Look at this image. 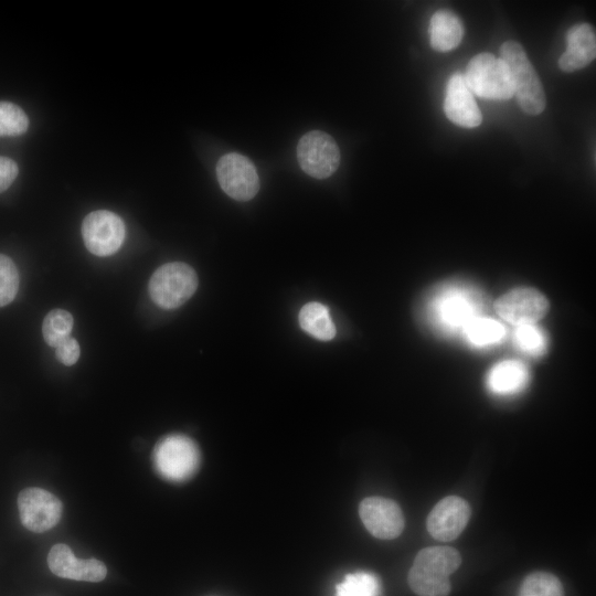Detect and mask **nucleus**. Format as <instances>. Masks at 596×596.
<instances>
[{"mask_svg":"<svg viewBox=\"0 0 596 596\" xmlns=\"http://www.w3.org/2000/svg\"><path fill=\"white\" fill-rule=\"evenodd\" d=\"M460 563V554L454 547H425L415 556L407 575L408 585L418 596H448L450 575Z\"/></svg>","mask_w":596,"mask_h":596,"instance_id":"1","label":"nucleus"},{"mask_svg":"<svg viewBox=\"0 0 596 596\" xmlns=\"http://www.w3.org/2000/svg\"><path fill=\"white\" fill-rule=\"evenodd\" d=\"M500 58L507 64L513 85V96L528 115H539L546 106L545 92L522 45L505 41L500 46Z\"/></svg>","mask_w":596,"mask_h":596,"instance_id":"2","label":"nucleus"},{"mask_svg":"<svg viewBox=\"0 0 596 596\" xmlns=\"http://www.w3.org/2000/svg\"><path fill=\"white\" fill-rule=\"evenodd\" d=\"M152 461L156 471L163 479L182 482L190 479L199 469L200 450L190 437L171 434L157 443Z\"/></svg>","mask_w":596,"mask_h":596,"instance_id":"3","label":"nucleus"},{"mask_svg":"<svg viewBox=\"0 0 596 596\" xmlns=\"http://www.w3.org/2000/svg\"><path fill=\"white\" fill-rule=\"evenodd\" d=\"M465 82L478 97L491 100L510 99L514 92L507 64L491 53L473 56L464 74Z\"/></svg>","mask_w":596,"mask_h":596,"instance_id":"4","label":"nucleus"},{"mask_svg":"<svg viewBox=\"0 0 596 596\" xmlns=\"http://www.w3.org/2000/svg\"><path fill=\"white\" fill-rule=\"evenodd\" d=\"M198 276L192 267L180 262L160 266L151 275L148 289L152 301L163 309L182 306L196 290Z\"/></svg>","mask_w":596,"mask_h":596,"instance_id":"5","label":"nucleus"},{"mask_svg":"<svg viewBox=\"0 0 596 596\" xmlns=\"http://www.w3.org/2000/svg\"><path fill=\"white\" fill-rule=\"evenodd\" d=\"M340 158L336 140L324 131L311 130L298 141V163L312 178L326 179L332 175L340 164Z\"/></svg>","mask_w":596,"mask_h":596,"instance_id":"6","label":"nucleus"},{"mask_svg":"<svg viewBox=\"0 0 596 596\" xmlns=\"http://www.w3.org/2000/svg\"><path fill=\"white\" fill-rule=\"evenodd\" d=\"M18 509L22 525L31 532L42 533L58 523L63 504L50 491L30 487L19 493Z\"/></svg>","mask_w":596,"mask_h":596,"instance_id":"7","label":"nucleus"},{"mask_svg":"<svg viewBox=\"0 0 596 596\" xmlns=\"http://www.w3.org/2000/svg\"><path fill=\"white\" fill-rule=\"evenodd\" d=\"M216 177L222 190L237 201H248L259 190V178L254 163L237 152H230L220 158Z\"/></svg>","mask_w":596,"mask_h":596,"instance_id":"8","label":"nucleus"},{"mask_svg":"<svg viewBox=\"0 0 596 596\" xmlns=\"http://www.w3.org/2000/svg\"><path fill=\"white\" fill-rule=\"evenodd\" d=\"M125 234L126 228L123 220L107 210L89 213L82 224L85 246L97 256L115 254L120 248Z\"/></svg>","mask_w":596,"mask_h":596,"instance_id":"9","label":"nucleus"},{"mask_svg":"<svg viewBox=\"0 0 596 596\" xmlns=\"http://www.w3.org/2000/svg\"><path fill=\"white\" fill-rule=\"evenodd\" d=\"M480 304L477 295L467 288L448 287L443 289L432 301V313L436 321L446 329L464 327L479 317Z\"/></svg>","mask_w":596,"mask_h":596,"instance_id":"10","label":"nucleus"},{"mask_svg":"<svg viewBox=\"0 0 596 596\" xmlns=\"http://www.w3.org/2000/svg\"><path fill=\"white\" fill-rule=\"evenodd\" d=\"M496 312L515 326L533 324L549 310L547 299L532 288H517L500 297L494 304Z\"/></svg>","mask_w":596,"mask_h":596,"instance_id":"11","label":"nucleus"},{"mask_svg":"<svg viewBox=\"0 0 596 596\" xmlns=\"http://www.w3.org/2000/svg\"><path fill=\"white\" fill-rule=\"evenodd\" d=\"M359 514L368 531L375 538H397L404 529V515L400 505L386 498L369 497L361 501Z\"/></svg>","mask_w":596,"mask_h":596,"instance_id":"12","label":"nucleus"},{"mask_svg":"<svg viewBox=\"0 0 596 596\" xmlns=\"http://www.w3.org/2000/svg\"><path fill=\"white\" fill-rule=\"evenodd\" d=\"M469 503L457 496L441 499L427 517L426 526L429 534L443 542H449L459 536L470 518Z\"/></svg>","mask_w":596,"mask_h":596,"instance_id":"13","label":"nucleus"},{"mask_svg":"<svg viewBox=\"0 0 596 596\" xmlns=\"http://www.w3.org/2000/svg\"><path fill=\"white\" fill-rule=\"evenodd\" d=\"M51 572L62 578L79 582H102L107 575L106 565L96 558H77L66 544L58 543L47 554Z\"/></svg>","mask_w":596,"mask_h":596,"instance_id":"14","label":"nucleus"},{"mask_svg":"<svg viewBox=\"0 0 596 596\" xmlns=\"http://www.w3.org/2000/svg\"><path fill=\"white\" fill-rule=\"evenodd\" d=\"M444 111L451 123L464 128H475L482 121L481 111L462 73L456 72L448 79Z\"/></svg>","mask_w":596,"mask_h":596,"instance_id":"15","label":"nucleus"},{"mask_svg":"<svg viewBox=\"0 0 596 596\" xmlns=\"http://www.w3.org/2000/svg\"><path fill=\"white\" fill-rule=\"evenodd\" d=\"M596 36L588 23H577L566 33V50L558 58V66L564 72L584 68L595 60Z\"/></svg>","mask_w":596,"mask_h":596,"instance_id":"16","label":"nucleus"},{"mask_svg":"<svg viewBox=\"0 0 596 596\" xmlns=\"http://www.w3.org/2000/svg\"><path fill=\"white\" fill-rule=\"evenodd\" d=\"M428 32L430 46L437 52H448L460 44L465 29L456 13L441 9L433 14Z\"/></svg>","mask_w":596,"mask_h":596,"instance_id":"17","label":"nucleus"},{"mask_svg":"<svg viewBox=\"0 0 596 596\" xmlns=\"http://www.w3.org/2000/svg\"><path fill=\"white\" fill-rule=\"evenodd\" d=\"M529 382L526 366L519 362L507 360L494 365L488 374L487 385L496 394H514L523 390Z\"/></svg>","mask_w":596,"mask_h":596,"instance_id":"18","label":"nucleus"},{"mask_svg":"<svg viewBox=\"0 0 596 596\" xmlns=\"http://www.w3.org/2000/svg\"><path fill=\"white\" fill-rule=\"evenodd\" d=\"M299 324L304 331L321 341H329L336 336V327L327 306L308 302L299 311Z\"/></svg>","mask_w":596,"mask_h":596,"instance_id":"19","label":"nucleus"},{"mask_svg":"<svg viewBox=\"0 0 596 596\" xmlns=\"http://www.w3.org/2000/svg\"><path fill=\"white\" fill-rule=\"evenodd\" d=\"M381 584L379 577L366 571L347 574L336 585L334 596H380Z\"/></svg>","mask_w":596,"mask_h":596,"instance_id":"20","label":"nucleus"},{"mask_svg":"<svg viewBox=\"0 0 596 596\" xmlns=\"http://www.w3.org/2000/svg\"><path fill=\"white\" fill-rule=\"evenodd\" d=\"M462 330L469 342L479 347L500 342L505 333L500 322L485 317L473 318Z\"/></svg>","mask_w":596,"mask_h":596,"instance_id":"21","label":"nucleus"},{"mask_svg":"<svg viewBox=\"0 0 596 596\" xmlns=\"http://www.w3.org/2000/svg\"><path fill=\"white\" fill-rule=\"evenodd\" d=\"M74 319L72 315L63 309L50 311L42 324V333L45 342L56 348L61 342L71 337Z\"/></svg>","mask_w":596,"mask_h":596,"instance_id":"22","label":"nucleus"},{"mask_svg":"<svg viewBox=\"0 0 596 596\" xmlns=\"http://www.w3.org/2000/svg\"><path fill=\"white\" fill-rule=\"evenodd\" d=\"M518 596H564V589L552 573L534 572L523 579Z\"/></svg>","mask_w":596,"mask_h":596,"instance_id":"23","label":"nucleus"},{"mask_svg":"<svg viewBox=\"0 0 596 596\" xmlns=\"http://www.w3.org/2000/svg\"><path fill=\"white\" fill-rule=\"evenodd\" d=\"M28 127L29 118L19 106L10 102H0V137L20 136Z\"/></svg>","mask_w":596,"mask_h":596,"instance_id":"24","label":"nucleus"},{"mask_svg":"<svg viewBox=\"0 0 596 596\" xmlns=\"http://www.w3.org/2000/svg\"><path fill=\"white\" fill-rule=\"evenodd\" d=\"M514 342L522 350L533 355L546 352L547 340L544 332L534 324H520L514 330Z\"/></svg>","mask_w":596,"mask_h":596,"instance_id":"25","label":"nucleus"},{"mask_svg":"<svg viewBox=\"0 0 596 596\" xmlns=\"http://www.w3.org/2000/svg\"><path fill=\"white\" fill-rule=\"evenodd\" d=\"M20 277L13 260L0 254V307L10 304L19 290Z\"/></svg>","mask_w":596,"mask_h":596,"instance_id":"26","label":"nucleus"},{"mask_svg":"<svg viewBox=\"0 0 596 596\" xmlns=\"http://www.w3.org/2000/svg\"><path fill=\"white\" fill-rule=\"evenodd\" d=\"M55 349L57 360L65 365L75 364L81 354L79 344L72 337L61 342Z\"/></svg>","mask_w":596,"mask_h":596,"instance_id":"27","label":"nucleus"},{"mask_svg":"<svg viewBox=\"0 0 596 596\" xmlns=\"http://www.w3.org/2000/svg\"><path fill=\"white\" fill-rule=\"evenodd\" d=\"M19 173L15 161L8 157L0 156V193L6 191L14 181Z\"/></svg>","mask_w":596,"mask_h":596,"instance_id":"28","label":"nucleus"}]
</instances>
